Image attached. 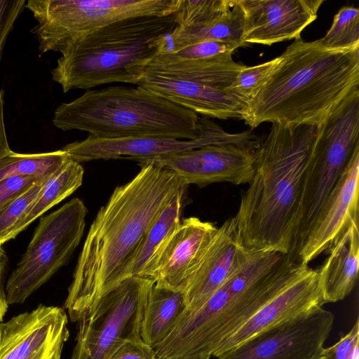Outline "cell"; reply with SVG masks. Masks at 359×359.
I'll use <instances>...</instances> for the list:
<instances>
[{
  "instance_id": "1",
  "label": "cell",
  "mask_w": 359,
  "mask_h": 359,
  "mask_svg": "<svg viewBox=\"0 0 359 359\" xmlns=\"http://www.w3.org/2000/svg\"><path fill=\"white\" fill-rule=\"evenodd\" d=\"M139 165V172L115 188L90 226L64 304L73 322L117 285L152 224L177 191L187 186L165 168L151 163Z\"/></svg>"
},
{
  "instance_id": "2",
  "label": "cell",
  "mask_w": 359,
  "mask_h": 359,
  "mask_svg": "<svg viewBox=\"0 0 359 359\" xmlns=\"http://www.w3.org/2000/svg\"><path fill=\"white\" fill-rule=\"evenodd\" d=\"M317 127L272 123L255 149L254 175L233 217L247 249L278 252L297 259L303 177Z\"/></svg>"
},
{
  "instance_id": "3",
  "label": "cell",
  "mask_w": 359,
  "mask_h": 359,
  "mask_svg": "<svg viewBox=\"0 0 359 359\" xmlns=\"http://www.w3.org/2000/svg\"><path fill=\"white\" fill-rule=\"evenodd\" d=\"M280 57L269 80L246 105L241 119L251 128L264 122L319 126L359 90V47L330 50L318 39L300 37Z\"/></svg>"
},
{
  "instance_id": "4",
  "label": "cell",
  "mask_w": 359,
  "mask_h": 359,
  "mask_svg": "<svg viewBox=\"0 0 359 359\" xmlns=\"http://www.w3.org/2000/svg\"><path fill=\"white\" fill-rule=\"evenodd\" d=\"M307 265L278 252L253 251L198 309L185 311L170 334L153 347L158 359L212 356L226 339Z\"/></svg>"
},
{
  "instance_id": "5",
  "label": "cell",
  "mask_w": 359,
  "mask_h": 359,
  "mask_svg": "<svg viewBox=\"0 0 359 359\" xmlns=\"http://www.w3.org/2000/svg\"><path fill=\"white\" fill-rule=\"evenodd\" d=\"M174 15L118 20L82 35L62 50L51 70L64 93L111 83L138 84L148 65L166 48Z\"/></svg>"
},
{
  "instance_id": "6",
  "label": "cell",
  "mask_w": 359,
  "mask_h": 359,
  "mask_svg": "<svg viewBox=\"0 0 359 359\" xmlns=\"http://www.w3.org/2000/svg\"><path fill=\"white\" fill-rule=\"evenodd\" d=\"M62 130L97 138L165 137L194 140L201 134L199 116L140 86L87 90L57 107L53 119Z\"/></svg>"
},
{
  "instance_id": "7",
  "label": "cell",
  "mask_w": 359,
  "mask_h": 359,
  "mask_svg": "<svg viewBox=\"0 0 359 359\" xmlns=\"http://www.w3.org/2000/svg\"><path fill=\"white\" fill-rule=\"evenodd\" d=\"M358 151L359 90H356L317 127L303 177L296 255L322 203Z\"/></svg>"
},
{
  "instance_id": "8",
  "label": "cell",
  "mask_w": 359,
  "mask_h": 359,
  "mask_svg": "<svg viewBox=\"0 0 359 359\" xmlns=\"http://www.w3.org/2000/svg\"><path fill=\"white\" fill-rule=\"evenodd\" d=\"M180 0H29L37 21L31 30L40 55L61 53L71 41L114 22L136 16L173 14Z\"/></svg>"
},
{
  "instance_id": "9",
  "label": "cell",
  "mask_w": 359,
  "mask_h": 359,
  "mask_svg": "<svg viewBox=\"0 0 359 359\" xmlns=\"http://www.w3.org/2000/svg\"><path fill=\"white\" fill-rule=\"evenodd\" d=\"M88 210L79 198L40 218L6 285L9 304L23 303L63 266L82 238Z\"/></svg>"
},
{
  "instance_id": "10",
  "label": "cell",
  "mask_w": 359,
  "mask_h": 359,
  "mask_svg": "<svg viewBox=\"0 0 359 359\" xmlns=\"http://www.w3.org/2000/svg\"><path fill=\"white\" fill-rule=\"evenodd\" d=\"M154 282L147 277H128L103 295L78 320L70 359H109L125 343L142 339V320Z\"/></svg>"
},
{
  "instance_id": "11",
  "label": "cell",
  "mask_w": 359,
  "mask_h": 359,
  "mask_svg": "<svg viewBox=\"0 0 359 359\" xmlns=\"http://www.w3.org/2000/svg\"><path fill=\"white\" fill-rule=\"evenodd\" d=\"M201 134L196 140L165 137H133L117 139L88 136L62 149L72 160L83 163L94 160L151 158L186 152L209 145H235L255 151L259 138L251 131L230 133L205 116H199Z\"/></svg>"
},
{
  "instance_id": "12",
  "label": "cell",
  "mask_w": 359,
  "mask_h": 359,
  "mask_svg": "<svg viewBox=\"0 0 359 359\" xmlns=\"http://www.w3.org/2000/svg\"><path fill=\"white\" fill-rule=\"evenodd\" d=\"M334 318L322 306L313 308L258 333L217 359H318Z\"/></svg>"
},
{
  "instance_id": "13",
  "label": "cell",
  "mask_w": 359,
  "mask_h": 359,
  "mask_svg": "<svg viewBox=\"0 0 359 359\" xmlns=\"http://www.w3.org/2000/svg\"><path fill=\"white\" fill-rule=\"evenodd\" d=\"M67 325L64 309L42 304L0 323V359H61Z\"/></svg>"
},
{
  "instance_id": "14",
  "label": "cell",
  "mask_w": 359,
  "mask_h": 359,
  "mask_svg": "<svg viewBox=\"0 0 359 359\" xmlns=\"http://www.w3.org/2000/svg\"><path fill=\"white\" fill-rule=\"evenodd\" d=\"M254 152L235 145H209L186 152L134 161L165 168L187 185L203 187L217 182L249 184L254 175Z\"/></svg>"
},
{
  "instance_id": "15",
  "label": "cell",
  "mask_w": 359,
  "mask_h": 359,
  "mask_svg": "<svg viewBox=\"0 0 359 359\" xmlns=\"http://www.w3.org/2000/svg\"><path fill=\"white\" fill-rule=\"evenodd\" d=\"M217 226L191 217L183 219L159 247L140 276L184 290L198 268Z\"/></svg>"
},
{
  "instance_id": "16",
  "label": "cell",
  "mask_w": 359,
  "mask_h": 359,
  "mask_svg": "<svg viewBox=\"0 0 359 359\" xmlns=\"http://www.w3.org/2000/svg\"><path fill=\"white\" fill-rule=\"evenodd\" d=\"M359 151L318 210L297 252V259L308 264L327 251L353 224L359 223Z\"/></svg>"
},
{
  "instance_id": "17",
  "label": "cell",
  "mask_w": 359,
  "mask_h": 359,
  "mask_svg": "<svg viewBox=\"0 0 359 359\" xmlns=\"http://www.w3.org/2000/svg\"><path fill=\"white\" fill-rule=\"evenodd\" d=\"M244 15L246 44L273 43L300 38L317 18L324 0H238Z\"/></svg>"
},
{
  "instance_id": "18",
  "label": "cell",
  "mask_w": 359,
  "mask_h": 359,
  "mask_svg": "<svg viewBox=\"0 0 359 359\" xmlns=\"http://www.w3.org/2000/svg\"><path fill=\"white\" fill-rule=\"evenodd\" d=\"M323 305L317 270L307 265L294 280L226 339L212 356L217 358L258 333Z\"/></svg>"
},
{
  "instance_id": "19",
  "label": "cell",
  "mask_w": 359,
  "mask_h": 359,
  "mask_svg": "<svg viewBox=\"0 0 359 359\" xmlns=\"http://www.w3.org/2000/svg\"><path fill=\"white\" fill-rule=\"evenodd\" d=\"M252 252L241 243L233 217L225 220L184 290L186 311L198 309Z\"/></svg>"
},
{
  "instance_id": "20",
  "label": "cell",
  "mask_w": 359,
  "mask_h": 359,
  "mask_svg": "<svg viewBox=\"0 0 359 359\" xmlns=\"http://www.w3.org/2000/svg\"><path fill=\"white\" fill-rule=\"evenodd\" d=\"M137 86L205 117L241 119L247 105L230 90L147 70Z\"/></svg>"
},
{
  "instance_id": "21",
  "label": "cell",
  "mask_w": 359,
  "mask_h": 359,
  "mask_svg": "<svg viewBox=\"0 0 359 359\" xmlns=\"http://www.w3.org/2000/svg\"><path fill=\"white\" fill-rule=\"evenodd\" d=\"M328 256L317 270L324 304L345 299L355 286L359 269V223L351 224L327 250Z\"/></svg>"
},
{
  "instance_id": "22",
  "label": "cell",
  "mask_w": 359,
  "mask_h": 359,
  "mask_svg": "<svg viewBox=\"0 0 359 359\" xmlns=\"http://www.w3.org/2000/svg\"><path fill=\"white\" fill-rule=\"evenodd\" d=\"M187 311L184 292L154 282L149 292L140 327L141 339L151 347L165 339Z\"/></svg>"
},
{
  "instance_id": "23",
  "label": "cell",
  "mask_w": 359,
  "mask_h": 359,
  "mask_svg": "<svg viewBox=\"0 0 359 359\" xmlns=\"http://www.w3.org/2000/svg\"><path fill=\"white\" fill-rule=\"evenodd\" d=\"M244 67L235 62L231 55H226L196 60H152L146 70L230 90Z\"/></svg>"
},
{
  "instance_id": "24",
  "label": "cell",
  "mask_w": 359,
  "mask_h": 359,
  "mask_svg": "<svg viewBox=\"0 0 359 359\" xmlns=\"http://www.w3.org/2000/svg\"><path fill=\"white\" fill-rule=\"evenodd\" d=\"M244 15L238 0L224 15L208 24L190 27L175 26L167 38L165 52H175L191 45L209 41L247 44L243 41Z\"/></svg>"
},
{
  "instance_id": "25",
  "label": "cell",
  "mask_w": 359,
  "mask_h": 359,
  "mask_svg": "<svg viewBox=\"0 0 359 359\" xmlns=\"http://www.w3.org/2000/svg\"><path fill=\"white\" fill-rule=\"evenodd\" d=\"M186 187L180 189L152 224L130 260L118 276L117 285L131 276H140L159 247L181 222Z\"/></svg>"
},
{
  "instance_id": "26",
  "label": "cell",
  "mask_w": 359,
  "mask_h": 359,
  "mask_svg": "<svg viewBox=\"0 0 359 359\" xmlns=\"http://www.w3.org/2000/svg\"><path fill=\"white\" fill-rule=\"evenodd\" d=\"M84 170L72 158L64 163L46 181L39 195L27 210L14 231L15 238L32 222L70 196L81 184Z\"/></svg>"
},
{
  "instance_id": "27",
  "label": "cell",
  "mask_w": 359,
  "mask_h": 359,
  "mask_svg": "<svg viewBox=\"0 0 359 359\" xmlns=\"http://www.w3.org/2000/svg\"><path fill=\"white\" fill-rule=\"evenodd\" d=\"M70 157L63 150L20 154L12 151L0 158V182L16 176H51Z\"/></svg>"
},
{
  "instance_id": "28",
  "label": "cell",
  "mask_w": 359,
  "mask_h": 359,
  "mask_svg": "<svg viewBox=\"0 0 359 359\" xmlns=\"http://www.w3.org/2000/svg\"><path fill=\"white\" fill-rule=\"evenodd\" d=\"M318 41L323 48L330 50L359 47V9L352 6L340 8L330 29Z\"/></svg>"
},
{
  "instance_id": "29",
  "label": "cell",
  "mask_w": 359,
  "mask_h": 359,
  "mask_svg": "<svg viewBox=\"0 0 359 359\" xmlns=\"http://www.w3.org/2000/svg\"><path fill=\"white\" fill-rule=\"evenodd\" d=\"M233 2L234 0H180L173 13L176 26L190 27L208 24L226 13Z\"/></svg>"
},
{
  "instance_id": "30",
  "label": "cell",
  "mask_w": 359,
  "mask_h": 359,
  "mask_svg": "<svg viewBox=\"0 0 359 359\" xmlns=\"http://www.w3.org/2000/svg\"><path fill=\"white\" fill-rule=\"evenodd\" d=\"M49 177L33 185L0 210V245L14 238L18 224L36 199Z\"/></svg>"
},
{
  "instance_id": "31",
  "label": "cell",
  "mask_w": 359,
  "mask_h": 359,
  "mask_svg": "<svg viewBox=\"0 0 359 359\" xmlns=\"http://www.w3.org/2000/svg\"><path fill=\"white\" fill-rule=\"evenodd\" d=\"M280 61L278 56L258 65L245 66L238 73L230 91L248 104L269 80Z\"/></svg>"
},
{
  "instance_id": "32",
  "label": "cell",
  "mask_w": 359,
  "mask_h": 359,
  "mask_svg": "<svg viewBox=\"0 0 359 359\" xmlns=\"http://www.w3.org/2000/svg\"><path fill=\"white\" fill-rule=\"evenodd\" d=\"M241 47L233 43L209 41L198 43L175 52L159 53L153 60L172 62L181 60H204L213 57L232 55Z\"/></svg>"
},
{
  "instance_id": "33",
  "label": "cell",
  "mask_w": 359,
  "mask_h": 359,
  "mask_svg": "<svg viewBox=\"0 0 359 359\" xmlns=\"http://www.w3.org/2000/svg\"><path fill=\"white\" fill-rule=\"evenodd\" d=\"M359 320L334 345L324 348L318 359H358Z\"/></svg>"
},
{
  "instance_id": "34",
  "label": "cell",
  "mask_w": 359,
  "mask_h": 359,
  "mask_svg": "<svg viewBox=\"0 0 359 359\" xmlns=\"http://www.w3.org/2000/svg\"><path fill=\"white\" fill-rule=\"evenodd\" d=\"M49 177L21 175L0 182V210L33 185Z\"/></svg>"
},
{
  "instance_id": "35",
  "label": "cell",
  "mask_w": 359,
  "mask_h": 359,
  "mask_svg": "<svg viewBox=\"0 0 359 359\" xmlns=\"http://www.w3.org/2000/svg\"><path fill=\"white\" fill-rule=\"evenodd\" d=\"M25 4V0H0V62L8 35Z\"/></svg>"
},
{
  "instance_id": "36",
  "label": "cell",
  "mask_w": 359,
  "mask_h": 359,
  "mask_svg": "<svg viewBox=\"0 0 359 359\" xmlns=\"http://www.w3.org/2000/svg\"><path fill=\"white\" fill-rule=\"evenodd\" d=\"M109 359H158L153 347L142 339L123 344Z\"/></svg>"
},
{
  "instance_id": "37",
  "label": "cell",
  "mask_w": 359,
  "mask_h": 359,
  "mask_svg": "<svg viewBox=\"0 0 359 359\" xmlns=\"http://www.w3.org/2000/svg\"><path fill=\"white\" fill-rule=\"evenodd\" d=\"M7 264V256L0 245V323L3 320L6 314L8 304L6 301V292L3 287V280Z\"/></svg>"
},
{
  "instance_id": "38",
  "label": "cell",
  "mask_w": 359,
  "mask_h": 359,
  "mask_svg": "<svg viewBox=\"0 0 359 359\" xmlns=\"http://www.w3.org/2000/svg\"><path fill=\"white\" fill-rule=\"evenodd\" d=\"M4 91L0 89V158L12 152L6 133L4 120Z\"/></svg>"
},
{
  "instance_id": "39",
  "label": "cell",
  "mask_w": 359,
  "mask_h": 359,
  "mask_svg": "<svg viewBox=\"0 0 359 359\" xmlns=\"http://www.w3.org/2000/svg\"><path fill=\"white\" fill-rule=\"evenodd\" d=\"M210 356L203 354H196L190 355L186 358H184L183 359H210Z\"/></svg>"
}]
</instances>
